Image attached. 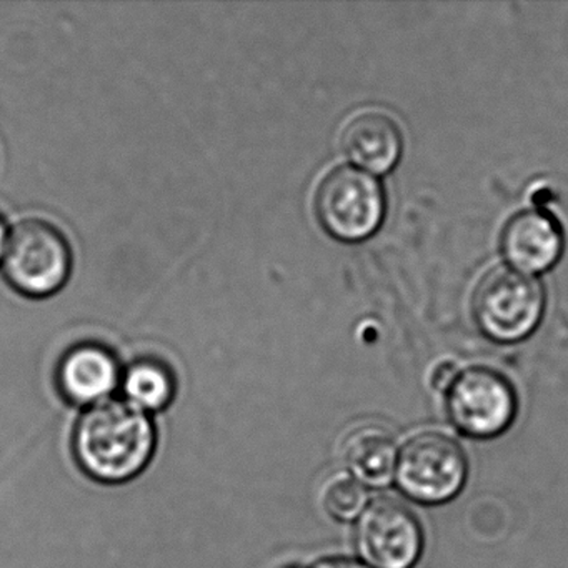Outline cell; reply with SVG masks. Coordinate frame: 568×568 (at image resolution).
<instances>
[{"instance_id":"13","label":"cell","mask_w":568,"mask_h":568,"mask_svg":"<svg viewBox=\"0 0 568 568\" xmlns=\"http://www.w3.org/2000/svg\"><path fill=\"white\" fill-rule=\"evenodd\" d=\"M322 505L334 520H357L368 505L367 488L351 475H337L325 485Z\"/></svg>"},{"instance_id":"16","label":"cell","mask_w":568,"mask_h":568,"mask_svg":"<svg viewBox=\"0 0 568 568\" xmlns=\"http://www.w3.org/2000/svg\"><path fill=\"white\" fill-rule=\"evenodd\" d=\"M9 234H11V229L8 227V222L4 221V217L0 215V261H2V255H4Z\"/></svg>"},{"instance_id":"3","label":"cell","mask_w":568,"mask_h":568,"mask_svg":"<svg viewBox=\"0 0 568 568\" xmlns=\"http://www.w3.org/2000/svg\"><path fill=\"white\" fill-rule=\"evenodd\" d=\"M0 268L19 294L48 297L68 281L71 248L58 229L39 219H28L11 229Z\"/></svg>"},{"instance_id":"7","label":"cell","mask_w":568,"mask_h":568,"mask_svg":"<svg viewBox=\"0 0 568 568\" xmlns=\"http://www.w3.org/2000/svg\"><path fill=\"white\" fill-rule=\"evenodd\" d=\"M355 545L368 567L414 568L424 551V530L402 501L375 498L357 518Z\"/></svg>"},{"instance_id":"9","label":"cell","mask_w":568,"mask_h":568,"mask_svg":"<svg viewBox=\"0 0 568 568\" xmlns=\"http://www.w3.org/2000/svg\"><path fill=\"white\" fill-rule=\"evenodd\" d=\"M342 148L358 168L374 174H387L400 159L404 139L390 115L367 111L355 115L345 125Z\"/></svg>"},{"instance_id":"2","label":"cell","mask_w":568,"mask_h":568,"mask_svg":"<svg viewBox=\"0 0 568 568\" xmlns=\"http://www.w3.org/2000/svg\"><path fill=\"white\" fill-rule=\"evenodd\" d=\"M468 464L464 448L438 430L412 435L398 448L395 484L398 490L422 505L454 500L467 481Z\"/></svg>"},{"instance_id":"15","label":"cell","mask_w":568,"mask_h":568,"mask_svg":"<svg viewBox=\"0 0 568 568\" xmlns=\"http://www.w3.org/2000/svg\"><path fill=\"white\" fill-rule=\"evenodd\" d=\"M311 568H372L364 561L352 560V558H324L312 565Z\"/></svg>"},{"instance_id":"6","label":"cell","mask_w":568,"mask_h":568,"mask_svg":"<svg viewBox=\"0 0 568 568\" xmlns=\"http://www.w3.org/2000/svg\"><path fill=\"white\" fill-rule=\"evenodd\" d=\"M315 212L332 237L362 242L372 237L384 222L385 192L368 172L337 168L318 184Z\"/></svg>"},{"instance_id":"14","label":"cell","mask_w":568,"mask_h":568,"mask_svg":"<svg viewBox=\"0 0 568 568\" xmlns=\"http://www.w3.org/2000/svg\"><path fill=\"white\" fill-rule=\"evenodd\" d=\"M455 375H457V368H455V365L450 364V362H444V364L437 365L434 374H432V387L442 392L447 390Z\"/></svg>"},{"instance_id":"4","label":"cell","mask_w":568,"mask_h":568,"mask_svg":"<svg viewBox=\"0 0 568 568\" xmlns=\"http://www.w3.org/2000/svg\"><path fill=\"white\" fill-rule=\"evenodd\" d=\"M544 307L541 285L515 268H494L475 288V322L485 337L500 344L530 337L540 324Z\"/></svg>"},{"instance_id":"8","label":"cell","mask_w":568,"mask_h":568,"mask_svg":"<svg viewBox=\"0 0 568 568\" xmlns=\"http://www.w3.org/2000/svg\"><path fill=\"white\" fill-rule=\"evenodd\" d=\"M564 244V231L557 219L537 209L511 215L500 237L505 261L524 274H540L554 267Z\"/></svg>"},{"instance_id":"10","label":"cell","mask_w":568,"mask_h":568,"mask_svg":"<svg viewBox=\"0 0 568 568\" xmlns=\"http://www.w3.org/2000/svg\"><path fill=\"white\" fill-rule=\"evenodd\" d=\"M118 361L108 348L85 344L72 348L59 367L62 394L75 404L104 402L119 384Z\"/></svg>"},{"instance_id":"11","label":"cell","mask_w":568,"mask_h":568,"mask_svg":"<svg viewBox=\"0 0 568 568\" xmlns=\"http://www.w3.org/2000/svg\"><path fill=\"white\" fill-rule=\"evenodd\" d=\"M397 457V442L382 425H361L348 432L342 444V458L351 477L364 487L382 488L390 485L395 477Z\"/></svg>"},{"instance_id":"1","label":"cell","mask_w":568,"mask_h":568,"mask_svg":"<svg viewBox=\"0 0 568 568\" xmlns=\"http://www.w3.org/2000/svg\"><path fill=\"white\" fill-rule=\"evenodd\" d=\"M154 450L152 422L132 404L101 402L75 427V458L92 478L105 484H122L141 474Z\"/></svg>"},{"instance_id":"12","label":"cell","mask_w":568,"mask_h":568,"mask_svg":"<svg viewBox=\"0 0 568 568\" xmlns=\"http://www.w3.org/2000/svg\"><path fill=\"white\" fill-rule=\"evenodd\" d=\"M124 390L134 407L141 410H161L171 404L175 384L171 372L159 362L142 361L129 368Z\"/></svg>"},{"instance_id":"5","label":"cell","mask_w":568,"mask_h":568,"mask_svg":"<svg viewBox=\"0 0 568 568\" xmlns=\"http://www.w3.org/2000/svg\"><path fill=\"white\" fill-rule=\"evenodd\" d=\"M448 420L465 437L488 440L505 434L517 418L514 385L500 372L468 367L445 390Z\"/></svg>"}]
</instances>
